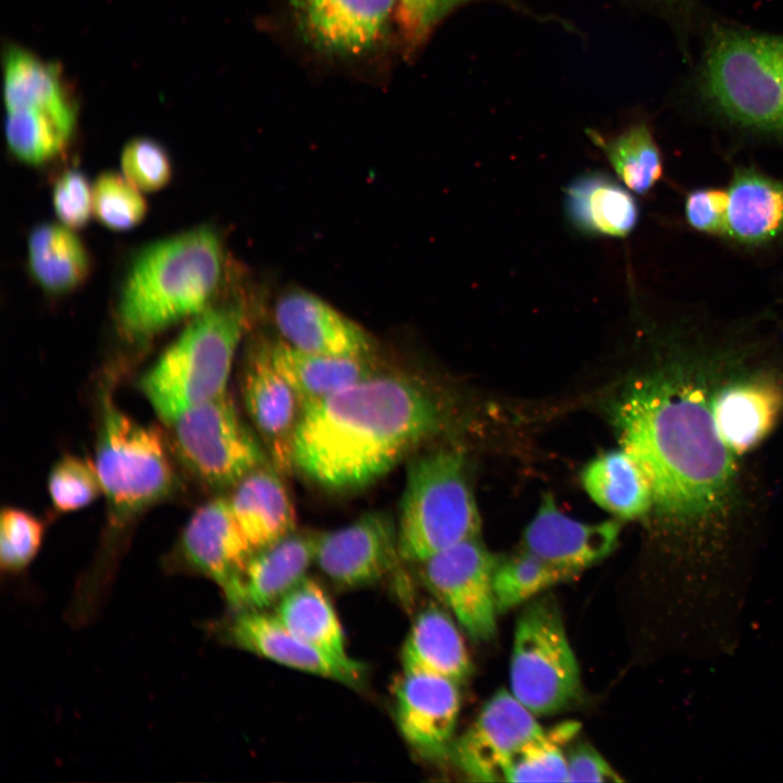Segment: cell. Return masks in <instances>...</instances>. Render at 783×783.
<instances>
[{"mask_svg": "<svg viewBox=\"0 0 783 783\" xmlns=\"http://www.w3.org/2000/svg\"><path fill=\"white\" fill-rule=\"evenodd\" d=\"M620 181L632 191H649L662 175V161L649 127L636 123L612 137L589 132Z\"/></svg>", "mask_w": 783, "mask_h": 783, "instance_id": "32", "label": "cell"}, {"mask_svg": "<svg viewBox=\"0 0 783 783\" xmlns=\"http://www.w3.org/2000/svg\"><path fill=\"white\" fill-rule=\"evenodd\" d=\"M75 122L76 110L8 111L5 139L17 159L38 165L52 160L65 148Z\"/></svg>", "mask_w": 783, "mask_h": 783, "instance_id": "31", "label": "cell"}, {"mask_svg": "<svg viewBox=\"0 0 783 783\" xmlns=\"http://www.w3.org/2000/svg\"><path fill=\"white\" fill-rule=\"evenodd\" d=\"M216 232L196 227L145 247L133 260L117 302V322L130 339H148L210 304L222 276Z\"/></svg>", "mask_w": 783, "mask_h": 783, "instance_id": "3", "label": "cell"}, {"mask_svg": "<svg viewBox=\"0 0 783 783\" xmlns=\"http://www.w3.org/2000/svg\"><path fill=\"white\" fill-rule=\"evenodd\" d=\"M400 560L397 522L388 512L371 511L320 533L314 563L336 585L352 588L380 581Z\"/></svg>", "mask_w": 783, "mask_h": 783, "instance_id": "14", "label": "cell"}, {"mask_svg": "<svg viewBox=\"0 0 783 783\" xmlns=\"http://www.w3.org/2000/svg\"><path fill=\"white\" fill-rule=\"evenodd\" d=\"M298 32L326 55L361 58L387 36L397 0H288Z\"/></svg>", "mask_w": 783, "mask_h": 783, "instance_id": "12", "label": "cell"}, {"mask_svg": "<svg viewBox=\"0 0 783 783\" xmlns=\"http://www.w3.org/2000/svg\"><path fill=\"white\" fill-rule=\"evenodd\" d=\"M3 98L8 111L76 110L61 69L35 53L9 46L3 55Z\"/></svg>", "mask_w": 783, "mask_h": 783, "instance_id": "30", "label": "cell"}, {"mask_svg": "<svg viewBox=\"0 0 783 783\" xmlns=\"http://www.w3.org/2000/svg\"><path fill=\"white\" fill-rule=\"evenodd\" d=\"M95 464L114 524L122 526L174 489L175 472L160 434L103 398Z\"/></svg>", "mask_w": 783, "mask_h": 783, "instance_id": "7", "label": "cell"}, {"mask_svg": "<svg viewBox=\"0 0 783 783\" xmlns=\"http://www.w3.org/2000/svg\"><path fill=\"white\" fill-rule=\"evenodd\" d=\"M543 732L535 714L510 691L500 689L464 733L453 739L448 755L471 780L501 781L511 757Z\"/></svg>", "mask_w": 783, "mask_h": 783, "instance_id": "13", "label": "cell"}, {"mask_svg": "<svg viewBox=\"0 0 783 783\" xmlns=\"http://www.w3.org/2000/svg\"><path fill=\"white\" fill-rule=\"evenodd\" d=\"M459 684L425 673H403L397 682V724L405 741L420 755H448L460 711Z\"/></svg>", "mask_w": 783, "mask_h": 783, "instance_id": "16", "label": "cell"}, {"mask_svg": "<svg viewBox=\"0 0 783 783\" xmlns=\"http://www.w3.org/2000/svg\"><path fill=\"white\" fill-rule=\"evenodd\" d=\"M728 190L718 188L696 189L685 201L686 219L699 232L713 235L728 233Z\"/></svg>", "mask_w": 783, "mask_h": 783, "instance_id": "40", "label": "cell"}, {"mask_svg": "<svg viewBox=\"0 0 783 783\" xmlns=\"http://www.w3.org/2000/svg\"><path fill=\"white\" fill-rule=\"evenodd\" d=\"M275 616L303 642L346 664L359 661L349 656L337 613L323 587L304 577L278 602Z\"/></svg>", "mask_w": 783, "mask_h": 783, "instance_id": "28", "label": "cell"}, {"mask_svg": "<svg viewBox=\"0 0 783 783\" xmlns=\"http://www.w3.org/2000/svg\"><path fill=\"white\" fill-rule=\"evenodd\" d=\"M432 395L402 375L378 374L302 408L294 470L323 489H363L442 427Z\"/></svg>", "mask_w": 783, "mask_h": 783, "instance_id": "2", "label": "cell"}, {"mask_svg": "<svg viewBox=\"0 0 783 783\" xmlns=\"http://www.w3.org/2000/svg\"><path fill=\"white\" fill-rule=\"evenodd\" d=\"M254 552L235 521L228 499L214 498L194 512L164 567L170 573L211 580L237 611L243 607L244 573Z\"/></svg>", "mask_w": 783, "mask_h": 783, "instance_id": "10", "label": "cell"}, {"mask_svg": "<svg viewBox=\"0 0 783 783\" xmlns=\"http://www.w3.org/2000/svg\"><path fill=\"white\" fill-rule=\"evenodd\" d=\"M397 526L401 561L418 564L478 536L481 519L459 451L442 449L411 459Z\"/></svg>", "mask_w": 783, "mask_h": 783, "instance_id": "5", "label": "cell"}, {"mask_svg": "<svg viewBox=\"0 0 783 783\" xmlns=\"http://www.w3.org/2000/svg\"><path fill=\"white\" fill-rule=\"evenodd\" d=\"M470 0H439L436 11H435V17L434 21L440 20L446 14L450 13L458 7L469 2Z\"/></svg>", "mask_w": 783, "mask_h": 783, "instance_id": "43", "label": "cell"}, {"mask_svg": "<svg viewBox=\"0 0 783 783\" xmlns=\"http://www.w3.org/2000/svg\"><path fill=\"white\" fill-rule=\"evenodd\" d=\"M222 626L228 643L282 666L349 686H358L364 678L362 663L346 664L327 656L295 635L275 614L263 610H238Z\"/></svg>", "mask_w": 783, "mask_h": 783, "instance_id": "17", "label": "cell"}, {"mask_svg": "<svg viewBox=\"0 0 783 783\" xmlns=\"http://www.w3.org/2000/svg\"><path fill=\"white\" fill-rule=\"evenodd\" d=\"M270 358L302 408L380 373L369 357L311 353L284 339L266 343Z\"/></svg>", "mask_w": 783, "mask_h": 783, "instance_id": "21", "label": "cell"}, {"mask_svg": "<svg viewBox=\"0 0 783 783\" xmlns=\"http://www.w3.org/2000/svg\"><path fill=\"white\" fill-rule=\"evenodd\" d=\"M246 412L272 465L281 474L294 470V442L302 406L274 366L266 343L249 350L241 372Z\"/></svg>", "mask_w": 783, "mask_h": 783, "instance_id": "15", "label": "cell"}, {"mask_svg": "<svg viewBox=\"0 0 783 783\" xmlns=\"http://www.w3.org/2000/svg\"><path fill=\"white\" fill-rule=\"evenodd\" d=\"M281 474L271 463L239 481L232 489V513L254 551L295 532L296 512Z\"/></svg>", "mask_w": 783, "mask_h": 783, "instance_id": "20", "label": "cell"}, {"mask_svg": "<svg viewBox=\"0 0 783 783\" xmlns=\"http://www.w3.org/2000/svg\"><path fill=\"white\" fill-rule=\"evenodd\" d=\"M703 88L730 120L783 133V37L720 32L707 51Z\"/></svg>", "mask_w": 783, "mask_h": 783, "instance_id": "6", "label": "cell"}, {"mask_svg": "<svg viewBox=\"0 0 783 783\" xmlns=\"http://www.w3.org/2000/svg\"><path fill=\"white\" fill-rule=\"evenodd\" d=\"M27 260L36 283L51 294L75 289L90 271L84 243L63 224L45 223L34 227L28 237Z\"/></svg>", "mask_w": 783, "mask_h": 783, "instance_id": "29", "label": "cell"}, {"mask_svg": "<svg viewBox=\"0 0 783 783\" xmlns=\"http://www.w3.org/2000/svg\"><path fill=\"white\" fill-rule=\"evenodd\" d=\"M564 210L571 224L587 235L624 237L638 220L632 194L611 176L595 171L567 185Z\"/></svg>", "mask_w": 783, "mask_h": 783, "instance_id": "23", "label": "cell"}, {"mask_svg": "<svg viewBox=\"0 0 783 783\" xmlns=\"http://www.w3.org/2000/svg\"><path fill=\"white\" fill-rule=\"evenodd\" d=\"M319 534L293 532L257 550L244 573L240 610H263L277 604L301 582L314 562Z\"/></svg>", "mask_w": 783, "mask_h": 783, "instance_id": "22", "label": "cell"}, {"mask_svg": "<svg viewBox=\"0 0 783 783\" xmlns=\"http://www.w3.org/2000/svg\"><path fill=\"white\" fill-rule=\"evenodd\" d=\"M48 492L53 507L72 512L92 504L103 494L95 462L66 455L57 461L48 476Z\"/></svg>", "mask_w": 783, "mask_h": 783, "instance_id": "36", "label": "cell"}, {"mask_svg": "<svg viewBox=\"0 0 783 783\" xmlns=\"http://www.w3.org/2000/svg\"><path fill=\"white\" fill-rule=\"evenodd\" d=\"M582 483L595 504L621 519L639 518L654 505L645 473L623 448L594 458L582 472Z\"/></svg>", "mask_w": 783, "mask_h": 783, "instance_id": "26", "label": "cell"}, {"mask_svg": "<svg viewBox=\"0 0 783 783\" xmlns=\"http://www.w3.org/2000/svg\"><path fill=\"white\" fill-rule=\"evenodd\" d=\"M509 684L512 695L535 716L562 711L581 697L579 662L550 596L532 600L517 620Z\"/></svg>", "mask_w": 783, "mask_h": 783, "instance_id": "8", "label": "cell"}, {"mask_svg": "<svg viewBox=\"0 0 783 783\" xmlns=\"http://www.w3.org/2000/svg\"><path fill=\"white\" fill-rule=\"evenodd\" d=\"M139 191L124 176L104 172L92 186V213L113 231L130 229L145 219L148 209Z\"/></svg>", "mask_w": 783, "mask_h": 783, "instance_id": "35", "label": "cell"}, {"mask_svg": "<svg viewBox=\"0 0 783 783\" xmlns=\"http://www.w3.org/2000/svg\"><path fill=\"white\" fill-rule=\"evenodd\" d=\"M439 0H397L396 17L406 39L414 45L422 40L435 23Z\"/></svg>", "mask_w": 783, "mask_h": 783, "instance_id": "42", "label": "cell"}, {"mask_svg": "<svg viewBox=\"0 0 783 783\" xmlns=\"http://www.w3.org/2000/svg\"><path fill=\"white\" fill-rule=\"evenodd\" d=\"M572 577L570 572L523 548L498 560L493 577L497 610L504 613Z\"/></svg>", "mask_w": 783, "mask_h": 783, "instance_id": "33", "label": "cell"}, {"mask_svg": "<svg viewBox=\"0 0 783 783\" xmlns=\"http://www.w3.org/2000/svg\"><path fill=\"white\" fill-rule=\"evenodd\" d=\"M45 525L35 514L7 507L0 518V566L2 572L15 574L25 570L38 554Z\"/></svg>", "mask_w": 783, "mask_h": 783, "instance_id": "37", "label": "cell"}, {"mask_svg": "<svg viewBox=\"0 0 783 783\" xmlns=\"http://www.w3.org/2000/svg\"><path fill=\"white\" fill-rule=\"evenodd\" d=\"M620 531L618 521L589 524L563 514L547 494L525 529L523 548L575 576L616 549Z\"/></svg>", "mask_w": 783, "mask_h": 783, "instance_id": "19", "label": "cell"}, {"mask_svg": "<svg viewBox=\"0 0 783 783\" xmlns=\"http://www.w3.org/2000/svg\"><path fill=\"white\" fill-rule=\"evenodd\" d=\"M581 725L567 721L523 745L504 769L506 782H567V754L563 747L575 737Z\"/></svg>", "mask_w": 783, "mask_h": 783, "instance_id": "34", "label": "cell"}, {"mask_svg": "<svg viewBox=\"0 0 783 783\" xmlns=\"http://www.w3.org/2000/svg\"><path fill=\"white\" fill-rule=\"evenodd\" d=\"M124 177L140 191H156L172 178L173 166L166 149L150 138H134L123 148Z\"/></svg>", "mask_w": 783, "mask_h": 783, "instance_id": "38", "label": "cell"}, {"mask_svg": "<svg viewBox=\"0 0 783 783\" xmlns=\"http://www.w3.org/2000/svg\"><path fill=\"white\" fill-rule=\"evenodd\" d=\"M166 424L182 462L210 487L233 488L252 471L271 463L259 436L246 425L227 393Z\"/></svg>", "mask_w": 783, "mask_h": 783, "instance_id": "9", "label": "cell"}, {"mask_svg": "<svg viewBox=\"0 0 783 783\" xmlns=\"http://www.w3.org/2000/svg\"><path fill=\"white\" fill-rule=\"evenodd\" d=\"M452 616L436 606L423 609L401 648L403 673L444 676L458 683L472 672V663Z\"/></svg>", "mask_w": 783, "mask_h": 783, "instance_id": "24", "label": "cell"}, {"mask_svg": "<svg viewBox=\"0 0 783 783\" xmlns=\"http://www.w3.org/2000/svg\"><path fill=\"white\" fill-rule=\"evenodd\" d=\"M499 558L475 538L458 543L419 563L428 591L475 642L497 631L493 577Z\"/></svg>", "mask_w": 783, "mask_h": 783, "instance_id": "11", "label": "cell"}, {"mask_svg": "<svg viewBox=\"0 0 783 783\" xmlns=\"http://www.w3.org/2000/svg\"><path fill=\"white\" fill-rule=\"evenodd\" d=\"M247 325L244 304H210L141 376L140 390L169 423L182 412L225 393Z\"/></svg>", "mask_w": 783, "mask_h": 783, "instance_id": "4", "label": "cell"}, {"mask_svg": "<svg viewBox=\"0 0 783 783\" xmlns=\"http://www.w3.org/2000/svg\"><path fill=\"white\" fill-rule=\"evenodd\" d=\"M567 782H622L623 779L587 743H580L567 754Z\"/></svg>", "mask_w": 783, "mask_h": 783, "instance_id": "41", "label": "cell"}, {"mask_svg": "<svg viewBox=\"0 0 783 783\" xmlns=\"http://www.w3.org/2000/svg\"><path fill=\"white\" fill-rule=\"evenodd\" d=\"M612 418L621 448L645 473L662 517L695 524L722 510L734 475L733 451L703 389L675 374L646 376L621 394Z\"/></svg>", "mask_w": 783, "mask_h": 783, "instance_id": "1", "label": "cell"}, {"mask_svg": "<svg viewBox=\"0 0 783 783\" xmlns=\"http://www.w3.org/2000/svg\"><path fill=\"white\" fill-rule=\"evenodd\" d=\"M274 319L283 339L302 351L370 357L374 350V340L362 326L307 290L283 295L275 304Z\"/></svg>", "mask_w": 783, "mask_h": 783, "instance_id": "18", "label": "cell"}, {"mask_svg": "<svg viewBox=\"0 0 783 783\" xmlns=\"http://www.w3.org/2000/svg\"><path fill=\"white\" fill-rule=\"evenodd\" d=\"M729 192L728 233L745 244H760L783 232V183L739 170Z\"/></svg>", "mask_w": 783, "mask_h": 783, "instance_id": "27", "label": "cell"}, {"mask_svg": "<svg viewBox=\"0 0 783 783\" xmlns=\"http://www.w3.org/2000/svg\"><path fill=\"white\" fill-rule=\"evenodd\" d=\"M52 203L63 225L84 227L92 213V187L87 177L77 170L63 173L53 186Z\"/></svg>", "mask_w": 783, "mask_h": 783, "instance_id": "39", "label": "cell"}, {"mask_svg": "<svg viewBox=\"0 0 783 783\" xmlns=\"http://www.w3.org/2000/svg\"><path fill=\"white\" fill-rule=\"evenodd\" d=\"M782 393L766 381H747L725 387L712 400L718 432L736 453L758 444L772 428L782 407Z\"/></svg>", "mask_w": 783, "mask_h": 783, "instance_id": "25", "label": "cell"}]
</instances>
